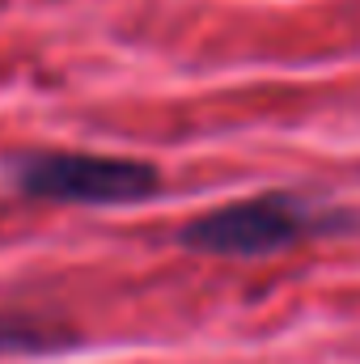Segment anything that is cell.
Here are the masks:
<instances>
[{
    "mask_svg": "<svg viewBox=\"0 0 360 364\" xmlns=\"http://www.w3.org/2000/svg\"><path fill=\"white\" fill-rule=\"evenodd\" d=\"M9 178L30 199L51 203H85V208H115V203H140L149 199L162 174L140 157H115V153H77V149H43L21 153L9 166Z\"/></svg>",
    "mask_w": 360,
    "mask_h": 364,
    "instance_id": "obj_1",
    "label": "cell"
},
{
    "mask_svg": "<svg viewBox=\"0 0 360 364\" xmlns=\"http://www.w3.org/2000/svg\"><path fill=\"white\" fill-rule=\"evenodd\" d=\"M331 233V216L297 195H255L242 203L212 208L182 229V246L216 259H263Z\"/></svg>",
    "mask_w": 360,
    "mask_h": 364,
    "instance_id": "obj_2",
    "label": "cell"
},
{
    "mask_svg": "<svg viewBox=\"0 0 360 364\" xmlns=\"http://www.w3.org/2000/svg\"><path fill=\"white\" fill-rule=\"evenodd\" d=\"M60 343L55 331L30 326V322H0V348H51Z\"/></svg>",
    "mask_w": 360,
    "mask_h": 364,
    "instance_id": "obj_3",
    "label": "cell"
}]
</instances>
